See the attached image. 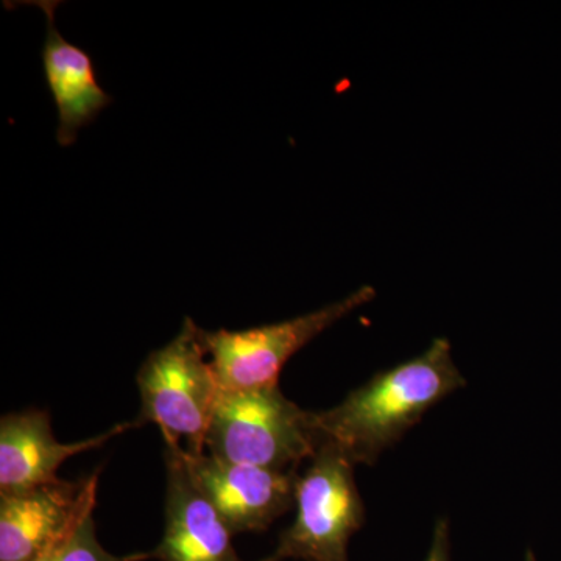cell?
<instances>
[{
  "label": "cell",
  "instance_id": "6da1fadb",
  "mask_svg": "<svg viewBox=\"0 0 561 561\" xmlns=\"http://www.w3.org/2000/svg\"><path fill=\"white\" fill-rule=\"evenodd\" d=\"M465 383L451 343L435 339L421 356L373 376L330 411L313 412L320 445L331 443L354 465H373L424 413Z\"/></svg>",
  "mask_w": 561,
  "mask_h": 561
},
{
  "label": "cell",
  "instance_id": "7a4b0ae2",
  "mask_svg": "<svg viewBox=\"0 0 561 561\" xmlns=\"http://www.w3.org/2000/svg\"><path fill=\"white\" fill-rule=\"evenodd\" d=\"M202 328L184 320L168 345L154 350L139 368L142 420L157 424L168 453L198 457L206 453V437L220 383L210 365Z\"/></svg>",
  "mask_w": 561,
  "mask_h": 561
},
{
  "label": "cell",
  "instance_id": "3957f363",
  "mask_svg": "<svg viewBox=\"0 0 561 561\" xmlns=\"http://www.w3.org/2000/svg\"><path fill=\"white\" fill-rule=\"evenodd\" d=\"M320 446L313 412L287 400L278 386L220 389L206 437V454L217 459L290 472Z\"/></svg>",
  "mask_w": 561,
  "mask_h": 561
},
{
  "label": "cell",
  "instance_id": "277c9868",
  "mask_svg": "<svg viewBox=\"0 0 561 561\" xmlns=\"http://www.w3.org/2000/svg\"><path fill=\"white\" fill-rule=\"evenodd\" d=\"M354 463L331 443H321L295 482L297 516L272 556L261 561H350L348 542L365 513Z\"/></svg>",
  "mask_w": 561,
  "mask_h": 561
},
{
  "label": "cell",
  "instance_id": "5b68a950",
  "mask_svg": "<svg viewBox=\"0 0 561 561\" xmlns=\"http://www.w3.org/2000/svg\"><path fill=\"white\" fill-rule=\"evenodd\" d=\"M376 297L364 286L341 301L295 319L243 331H202L217 381L225 390L264 389L278 386L287 360L321 332Z\"/></svg>",
  "mask_w": 561,
  "mask_h": 561
},
{
  "label": "cell",
  "instance_id": "8992f818",
  "mask_svg": "<svg viewBox=\"0 0 561 561\" xmlns=\"http://www.w3.org/2000/svg\"><path fill=\"white\" fill-rule=\"evenodd\" d=\"M179 457L186 463L192 481L232 534L267 529L295 504L297 474L294 471L236 463L206 453L198 457Z\"/></svg>",
  "mask_w": 561,
  "mask_h": 561
},
{
  "label": "cell",
  "instance_id": "52a82bcc",
  "mask_svg": "<svg viewBox=\"0 0 561 561\" xmlns=\"http://www.w3.org/2000/svg\"><path fill=\"white\" fill-rule=\"evenodd\" d=\"M139 424L128 421L87 440L60 443L54 437L47 412L25 411L3 416L0 421V496L28 493L60 482L58 468L70 457L101 448L111 438Z\"/></svg>",
  "mask_w": 561,
  "mask_h": 561
},
{
  "label": "cell",
  "instance_id": "ba28073f",
  "mask_svg": "<svg viewBox=\"0 0 561 561\" xmlns=\"http://www.w3.org/2000/svg\"><path fill=\"white\" fill-rule=\"evenodd\" d=\"M99 472L80 483L60 481L0 496V561H36L50 542L94 508Z\"/></svg>",
  "mask_w": 561,
  "mask_h": 561
},
{
  "label": "cell",
  "instance_id": "9c48e42d",
  "mask_svg": "<svg viewBox=\"0 0 561 561\" xmlns=\"http://www.w3.org/2000/svg\"><path fill=\"white\" fill-rule=\"evenodd\" d=\"M232 531L192 481L186 463L168 453L164 537L153 556L161 561H242Z\"/></svg>",
  "mask_w": 561,
  "mask_h": 561
},
{
  "label": "cell",
  "instance_id": "30bf717a",
  "mask_svg": "<svg viewBox=\"0 0 561 561\" xmlns=\"http://www.w3.org/2000/svg\"><path fill=\"white\" fill-rule=\"evenodd\" d=\"M46 16L43 47L44 76L57 108V142L72 146L81 128L98 119L113 98L99 84L94 62L76 44L62 38L57 27L58 2H35Z\"/></svg>",
  "mask_w": 561,
  "mask_h": 561
},
{
  "label": "cell",
  "instance_id": "8fae6325",
  "mask_svg": "<svg viewBox=\"0 0 561 561\" xmlns=\"http://www.w3.org/2000/svg\"><path fill=\"white\" fill-rule=\"evenodd\" d=\"M150 553H135V556L117 557L106 552L95 535L92 512L88 513L66 546L60 561H140L149 559Z\"/></svg>",
  "mask_w": 561,
  "mask_h": 561
},
{
  "label": "cell",
  "instance_id": "7c38bea8",
  "mask_svg": "<svg viewBox=\"0 0 561 561\" xmlns=\"http://www.w3.org/2000/svg\"><path fill=\"white\" fill-rule=\"evenodd\" d=\"M424 561H451V541H449V524L440 519L435 524L434 538L430 553Z\"/></svg>",
  "mask_w": 561,
  "mask_h": 561
},
{
  "label": "cell",
  "instance_id": "4fadbf2b",
  "mask_svg": "<svg viewBox=\"0 0 561 561\" xmlns=\"http://www.w3.org/2000/svg\"><path fill=\"white\" fill-rule=\"evenodd\" d=\"M94 512V508H90V511H87L83 513V515L79 516V518L76 519L68 529L62 530L60 535H58L57 538H55L54 541L50 542L49 548L46 549L43 553H41L39 559L36 561H60L62 557V552H65L66 546H68V542L70 540V537H72L73 530L77 529V526L81 523V519L84 518V516L88 515V513Z\"/></svg>",
  "mask_w": 561,
  "mask_h": 561
},
{
  "label": "cell",
  "instance_id": "5bb4252c",
  "mask_svg": "<svg viewBox=\"0 0 561 561\" xmlns=\"http://www.w3.org/2000/svg\"><path fill=\"white\" fill-rule=\"evenodd\" d=\"M527 561H534V559H531L530 553H529V557H527Z\"/></svg>",
  "mask_w": 561,
  "mask_h": 561
}]
</instances>
